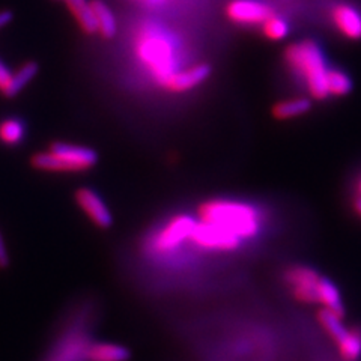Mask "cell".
Wrapping results in <instances>:
<instances>
[{
	"label": "cell",
	"mask_w": 361,
	"mask_h": 361,
	"mask_svg": "<svg viewBox=\"0 0 361 361\" xmlns=\"http://www.w3.org/2000/svg\"><path fill=\"white\" fill-rule=\"evenodd\" d=\"M200 221L219 224L231 231L240 240H250L261 231L257 211L243 202L228 199H212L203 202L197 208Z\"/></svg>",
	"instance_id": "6da1fadb"
},
{
	"label": "cell",
	"mask_w": 361,
	"mask_h": 361,
	"mask_svg": "<svg viewBox=\"0 0 361 361\" xmlns=\"http://www.w3.org/2000/svg\"><path fill=\"white\" fill-rule=\"evenodd\" d=\"M285 61L300 77L304 78L310 95L314 99H325L329 97L326 90V70L325 59L319 45L312 39H304L290 44L285 50Z\"/></svg>",
	"instance_id": "7a4b0ae2"
},
{
	"label": "cell",
	"mask_w": 361,
	"mask_h": 361,
	"mask_svg": "<svg viewBox=\"0 0 361 361\" xmlns=\"http://www.w3.org/2000/svg\"><path fill=\"white\" fill-rule=\"evenodd\" d=\"M134 50L140 62L148 68L157 83L175 70V49L166 33L151 25L139 27L134 37Z\"/></svg>",
	"instance_id": "3957f363"
},
{
	"label": "cell",
	"mask_w": 361,
	"mask_h": 361,
	"mask_svg": "<svg viewBox=\"0 0 361 361\" xmlns=\"http://www.w3.org/2000/svg\"><path fill=\"white\" fill-rule=\"evenodd\" d=\"M97 163L98 154L94 149L70 143H53L50 149L33 154L30 158L33 169L53 173L86 172Z\"/></svg>",
	"instance_id": "277c9868"
},
{
	"label": "cell",
	"mask_w": 361,
	"mask_h": 361,
	"mask_svg": "<svg viewBox=\"0 0 361 361\" xmlns=\"http://www.w3.org/2000/svg\"><path fill=\"white\" fill-rule=\"evenodd\" d=\"M190 241L203 250L232 252L241 245L243 240L219 224L199 220L196 221L193 232H191Z\"/></svg>",
	"instance_id": "5b68a950"
},
{
	"label": "cell",
	"mask_w": 361,
	"mask_h": 361,
	"mask_svg": "<svg viewBox=\"0 0 361 361\" xmlns=\"http://www.w3.org/2000/svg\"><path fill=\"white\" fill-rule=\"evenodd\" d=\"M196 221L190 216H176L169 221L163 231L155 235V238L151 244L155 253L164 255L167 252H173L179 245H183L185 241H190L191 232H193Z\"/></svg>",
	"instance_id": "8992f818"
},
{
	"label": "cell",
	"mask_w": 361,
	"mask_h": 361,
	"mask_svg": "<svg viewBox=\"0 0 361 361\" xmlns=\"http://www.w3.org/2000/svg\"><path fill=\"white\" fill-rule=\"evenodd\" d=\"M94 341L82 329L66 331L56 343L45 361H86L87 349Z\"/></svg>",
	"instance_id": "52a82bcc"
},
{
	"label": "cell",
	"mask_w": 361,
	"mask_h": 361,
	"mask_svg": "<svg viewBox=\"0 0 361 361\" xmlns=\"http://www.w3.org/2000/svg\"><path fill=\"white\" fill-rule=\"evenodd\" d=\"M75 203L78 205L87 219L92 221L99 229H109L113 224V216L106 205V202L99 197L97 191L87 187H82L74 195Z\"/></svg>",
	"instance_id": "ba28073f"
},
{
	"label": "cell",
	"mask_w": 361,
	"mask_h": 361,
	"mask_svg": "<svg viewBox=\"0 0 361 361\" xmlns=\"http://www.w3.org/2000/svg\"><path fill=\"white\" fill-rule=\"evenodd\" d=\"M271 16L273 8L257 0H232L226 6V17L236 25H262Z\"/></svg>",
	"instance_id": "9c48e42d"
},
{
	"label": "cell",
	"mask_w": 361,
	"mask_h": 361,
	"mask_svg": "<svg viewBox=\"0 0 361 361\" xmlns=\"http://www.w3.org/2000/svg\"><path fill=\"white\" fill-rule=\"evenodd\" d=\"M209 75H211L209 65L200 63V65L185 68V70L173 71L158 85H160L163 89L169 90V92L183 94L197 87L203 82H207Z\"/></svg>",
	"instance_id": "30bf717a"
},
{
	"label": "cell",
	"mask_w": 361,
	"mask_h": 361,
	"mask_svg": "<svg viewBox=\"0 0 361 361\" xmlns=\"http://www.w3.org/2000/svg\"><path fill=\"white\" fill-rule=\"evenodd\" d=\"M333 21L349 39H361V14L349 5H338L333 9Z\"/></svg>",
	"instance_id": "8fae6325"
},
{
	"label": "cell",
	"mask_w": 361,
	"mask_h": 361,
	"mask_svg": "<svg viewBox=\"0 0 361 361\" xmlns=\"http://www.w3.org/2000/svg\"><path fill=\"white\" fill-rule=\"evenodd\" d=\"M131 351L113 342H92L87 349L86 361H130Z\"/></svg>",
	"instance_id": "7c38bea8"
},
{
	"label": "cell",
	"mask_w": 361,
	"mask_h": 361,
	"mask_svg": "<svg viewBox=\"0 0 361 361\" xmlns=\"http://www.w3.org/2000/svg\"><path fill=\"white\" fill-rule=\"evenodd\" d=\"M90 8H92L97 33H99L104 39L115 38L118 32L116 18L113 16L111 9L103 2V0H90Z\"/></svg>",
	"instance_id": "4fadbf2b"
},
{
	"label": "cell",
	"mask_w": 361,
	"mask_h": 361,
	"mask_svg": "<svg viewBox=\"0 0 361 361\" xmlns=\"http://www.w3.org/2000/svg\"><path fill=\"white\" fill-rule=\"evenodd\" d=\"M316 289H318V302L322 304L324 309L330 310L343 318L345 306L342 302L341 292H338V289L331 283V281L325 277H319Z\"/></svg>",
	"instance_id": "5bb4252c"
},
{
	"label": "cell",
	"mask_w": 361,
	"mask_h": 361,
	"mask_svg": "<svg viewBox=\"0 0 361 361\" xmlns=\"http://www.w3.org/2000/svg\"><path fill=\"white\" fill-rule=\"evenodd\" d=\"M65 4L68 9H70L73 17L75 18L77 25L82 29V32L86 33V35H95L97 25L92 8H90V4L87 0H65Z\"/></svg>",
	"instance_id": "9a60e30c"
},
{
	"label": "cell",
	"mask_w": 361,
	"mask_h": 361,
	"mask_svg": "<svg viewBox=\"0 0 361 361\" xmlns=\"http://www.w3.org/2000/svg\"><path fill=\"white\" fill-rule=\"evenodd\" d=\"M38 63L33 62V61H29L26 63H23L17 71L13 73V75H11V82L6 87V90L4 92V97L6 98H14L17 97L23 89H25L33 78H35V75L38 74Z\"/></svg>",
	"instance_id": "2e32d148"
},
{
	"label": "cell",
	"mask_w": 361,
	"mask_h": 361,
	"mask_svg": "<svg viewBox=\"0 0 361 361\" xmlns=\"http://www.w3.org/2000/svg\"><path fill=\"white\" fill-rule=\"evenodd\" d=\"M312 109V101L309 98H293V99H285L280 101V103L273 106V116L279 121H286V119H292L297 118L301 115H306L307 111H310Z\"/></svg>",
	"instance_id": "e0dca14e"
},
{
	"label": "cell",
	"mask_w": 361,
	"mask_h": 361,
	"mask_svg": "<svg viewBox=\"0 0 361 361\" xmlns=\"http://www.w3.org/2000/svg\"><path fill=\"white\" fill-rule=\"evenodd\" d=\"M318 321L321 324V326L324 329V331L329 334L333 341L336 342V345L338 342L343 341V337L348 334V329L345 326L343 321H342V316H338L330 310L322 309L318 313Z\"/></svg>",
	"instance_id": "ac0fdd59"
},
{
	"label": "cell",
	"mask_w": 361,
	"mask_h": 361,
	"mask_svg": "<svg viewBox=\"0 0 361 361\" xmlns=\"http://www.w3.org/2000/svg\"><path fill=\"white\" fill-rule=\"evenodd\" d=\"M26 135V127L18 118H8L0 122V142L6 146H17Z\"/></svg>",
	"instance_id": "d6986e66"
},
{
	"label": "cell",
	"mask_w": 361,
	"mask_h": 361,
	"mask_svg": "<svg viewBox=\"0 0 361 361\" xmlns=\"http://www.w3.org/2000/svg\"><path fill=\"white\" fill-rule=\"evenodd\" d=\"M338 353L346 361H355L361 355V330L353 329L343 337L342 342L337 343Z\"/></svg>",
	"instance_id": "ffe728a7"
},
{
	"label": "cell",
	"mask_w": 361,
	"mask_h": 361,
	"mask_svg": "<svg viewBox=\"0 0 361 361\" xmlns=\"http://www.w3.org/2000/svg\"><path fill=\"white\" fill-rule=\"evenodd\" d=\"M353 89V82L345 73L331 70L326 74V90H329V95L333 97H345Z\"/></svg>",
	"instance_id": "44dd1931"
},
{
	"label": "cell",
	"mask_w": 361,
	"mask_h": 361,
	"mask_svg": "<svg viewBox=\"0 0 361 361\" xmlns=\"http://www.w3.org/2000/svg\"><path fill=\"white\" fill-rule=\"evenodd\" d=\"M262 32L264 35L271 41H280L285 39L289 33L288 23L276 16H271L262 23Z\"/></svg>",
	"instance_id": "7402d4cb"
},
{
	"label": "cell",
	"mask_w": 361,
	"mask_h": 361,
	"mask_svg": "<svg viewBox=\"0 0 361 361\" xmlns=\"http://www.w3.org/2000/svg\"><path fill=\"white\" fill-rule=\"evenodd\" d=\"M11 75H13V73H11L8 68L5 66V63L0 61V92H5L9 82H11Z\"/></svg>",
	"instance_id": "603a6c76"
},
{
	"label": "cell",
	"mask_w": 361,
	"mask_h": 361,
	"mask_svg": "<svg viewBox=\"0 0 361 361\" xmlns=\"http://www.w3.org/2000/svg\"><path fill=\"white\" fill-rule=\"evenodd\" d=\"M9 253L4 240V235L0 232V269H6L9 267Z\"/></svg>",
	"instance_id": "cb8c5ba5"
},
{
	"label": "cell",
	"mask_w": 361,
	"mask_h": 361,
	"mask_svg": "<svg viewBox=\"0 0 361 361\" xmlns=\"http://www.w3.org/2000/svg\"><path fill=\"white\" fill-rule=\"evenodd\" d=\"M13 20H14V14L11 13V11H8V9L0 11V30L6 27Z\"/></svg>",
	"instance_id": "d4e9b609"
},
{
	"label": "cell",
	"mask_w": 361,
	"mask_h": 361,
	"mask_svg": "<svg viewBox=\"0 0 361 361\" xmlns=\"http://www.w3.org/2000/svg\"><path fill=\"white\" fill-rule=\"evenodd\" d=\"M354 208H355L358 216L361 217V197H358V199L354 202Z\"/></svg>",
	"instance_id": "484cf974"
},
{
	"label": "cell",
	"mask_w": 361,
	"mask_h": 361,
	"mask_svg": "<svg viewBox=\"0 0 361 361\" xmlns=\"http://www.w3.org/2000/svg\"><path fill=\"white\" fill-rule=\"evenodd\" d=\"M146 2H154V4H157V2H163V0H146Z\"/></svg>",
	"instance_id": "4316f807"
},
{
	"label": "cell",
	"mask_w": 361,
	"mask_h": 361,
	"mask_svg": "<svg viewBox=\"0 0 361 361\" xmlns=\"http://www.w3.org/2000/svg\"><path fill=\"white\" fill-rule=\"evenodd\" d=\"M360 197H361V180H360Z\"/></svg>",
	"instance_id": "83f0119b"
}]
</instances>
